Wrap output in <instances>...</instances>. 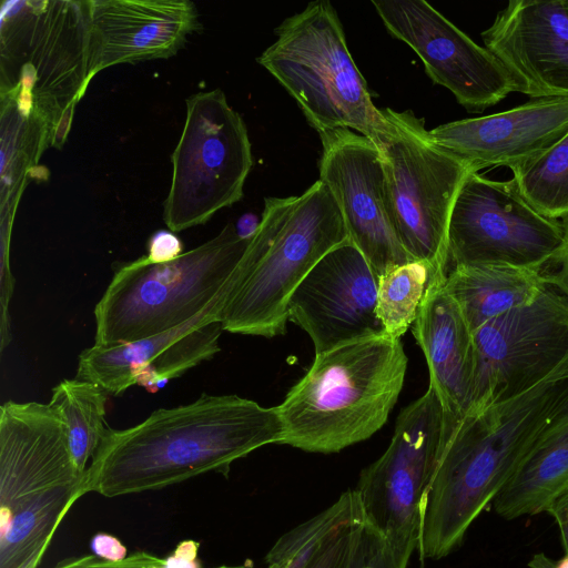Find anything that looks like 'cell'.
<instances>
[{
    "label": "cell",
    "mask_w": 568,
    "mask_h": 568,
    "mask_svg": "<svg viewBox=\"0 0 568 568\" xmlns=\"http://www.w3.org/2000/svg\"><path fill=\"white\" fill-rule=\"evenodd\" d=\"M275 407L237 395L202 394L192 403L159 408L138 425L108 427L82 485L83 495L119 497L162 489L214 471L268 444H281Z\"/></svg>",
    "instance_id": "obj_1"
},
{
    "label": "cell",
    "mask_w": 568,
    "mask_h": 568,
    "mask_svg": "<svg viewBox=\"0 0 568 568\" xmlns=\"http://www.w3.org/2000/svg\"><path fill=\"white\" fill-rule=\"evenodd\" d=\"M568 414V363L531 389L447 426L425 491L419 549L442 559Z\"/></svg>",
    "instance_id": "obj_2"
},
{
    "label": "cell",
    "mask_w": 568,
    "mask_h": 568,
    "mask_svg": "<svg viewBox=\"0 0 568 568\" xmlns=\"http://www.w3.org/2000/svg\"><path fill=\"white\" fill-rule=\"evenodd\" d=\"M406 369L400 338L387 333L316 354L276 406L280 445L332 454L368 439L387 422Z\"/></svg>",
    "instance_id": "obj_3"
},
{
    "label": "cell",
    "mask_w": 568,
    "mask_h": 568,
    "mask_svg": "<svg viewBox=\"0 0 568 568\" xmlns=\"http://www.w3.org/2000/svg\"><path fill=\"white\" fill-rule=\"evenodd\" d=\"M65 420L38 402L0 408V568H38L54 532L83 496Z\"/></svg>",
    "instance_id": "obj_4"
},
{
    "label": "cell",
    "mask_w": 568,
    "mask_h": 568,
    "mask_svg": "<svg viewBox=\"0 0 568 568\" xmlns=\"http://www.w3.org/2000/svg\"><path fill=\"white\" fill-rule=\"evenodd\" d=\"M264 204L219 318L223 331L272 338L286 332L287 304L298 284L349 237L338 204L321 180L301 195L266 197Z\"/></svg>",
    "instance_id": "obj_5"
},
{
    "label": "cell",
    "mask_w": 568,
    "mask_h": 568,
    "mask_svg": "<svg viewBox=\"0 0 568 568\" xmlns=\"http://www.w3.org/2000/svg\"><path fill=\"white\" fill-rule=\"evenodd\" d=\"M252 239L233 224L176 260L142 256L114 272L94 307V344L111 346L162 334L225 300Z\"/></svg>",
    "instance_id": "obj_6"
},
{
    "label": "cell",
    "mask_w": 568,
    "mask_h": 568,
    "mask_svg": "<svg viewBox=\"0 0 568 568\" xmlns=\"http://www.w3.org/2000/svg\"><path fill=\"white\" fill-rule=\"evenodd\" d=\"M257 58L295 99L318 133L352 129L369 140L381 120L367 83L348 51L342 23L327 0L286 18Z\"/></svg>",
    "instance_id": "obj_7"
},
{
    "label": "cell",
    "mask_w": 568,
    "mask_h": 568,
    "mask_svg": "<svg viewBox=\"0 0 568 568\" xmlns=\"http://www.w3.org/2000/svg\"><path fill=\"white\" fill-rule=\"evenodd\" d=\"M379 112L371 141L381 156L398 240L413 261L446 275L452 210L465 179L475 171L434 141L424 119L389 108Z\"/></svg>",
    "instance_id": "obj_8"
},
{
    "label": "cell",
    "mask_w": 568,
    "mask_h": 568,
    "mask_svg": "<svg viewBox=\"0 0 568 568\" xmlns=\"http://www.w3.org/2000/svg\"><path fill=\"white\" fill-rule=\"evenodd\" d=\"M172 164L163 212L172 232L203 224L243 196L253 164L251 143L243 119L221 90L186 100V119Z\"/></svg>",
    "instance_id": "obj_9"
},
{
    "label": "cell",
    "mask_w": 568,
    "mask_h": 568,
    "mask_svg": "<svg viewBox=\"0 0 568 568\" xmlns=\"http://www.w3.org/2000/svg\"><path fill=\"white\" fill-rule=\"evenodd\" d=\"M445 420L442 402L429 385L400 410L387 449L361 471L354 488L365 519L387 541L396 568H407L419 547L424 496L443 444Z\"/></svg>",
    "instance_id": "obj_10"
},
{
    "label": "cell",
    "mask_w": 568,
    "mask_h": 568,
    "mask_svg": "<svg viewBox=\"0 0 568 568\" xmlns=\"http://www.w3.org/2000/svg\"><path fill=\"white\" fill-rule=\"evenodd\" d=\"M564 246L562 223L534 209L511 179L495 181L479 172L465 179L449 219L448 270L506 264L542 271L559 260Z\"/></svg>",
    "instance_id": "obj_11"
},
{
    "label": "cell",
    "mask_w": 568,
    "mask_h": 568,
    "mask_svg": "<svg viewBox=\"0 0 568 568\" xmlns=\"http://www.w3.org/2000/svg\"><path fill=\"white\" fill-rule=\"evenodd\" d=\"M474 341L476 373L468 414L526 393L568 363V296L547 278L532 301L475 329Z\"/></svg>",
    "instance_id": "obj_12"
},
{
    "label": "cell",
    "mask_w": 568,
    "mask_h": 568,
    "mask_svg": "<svg viewBox=\"0 0 568 568\" xmlns=\"http://www.w3.org/2000/svg\"><path fill=\"white\" fill-rule=\"evenodd\" d=\"M388 32L408 44L427 75L469 113H481L514 92L497 58L424 0L372 1Z\"/></svg>",
    "instance_id": "obj_13"
},
{
    "label": "cell",
    "mask_w": 568,
    "mask_h": 568,
    "mask_svg": "<svg viewBox=\"0 0 568 568\" xmlns=\"http://www.w3.org/2000/svg\"><path fill=\"white\" fill-rule=\"evenodd\" d=\"M320 180L334 195L349 240L377 277L413 261L392 221L383 165L374 143L349 129L320 132Z\"/></svg>",
    "instance_id": "obj_14"
},
{
    "label": "cell",
    "mask_w": 568,
    "mask_h": 568,
    "mask_svg": "<svg viewBox=\"0 0 568 568\" xmlns=\"http://www.w3.org/2000/svg\"><path fill=\"white\" fill-rule=\"evenodd\" d=\"M378 277L348 239L332 248L295 288L288 321L311 337L315 355L385 334L377 316Z\"/></svg>",
    "instance_id": "obj_15"
},
{
    "label": "cell",
    "mask_w": 568,
    "mask_h": 568,
    "mask_svg": "<svg viewBox=\"0 0 568 568\" xmlns=\"http://www.w3.org/2000/svg\"><path fill=\"white\" fill-rule=\"evenodd\" d=\"M222 305L219 301L162 334L111 346L93 344L79 355L75 378L94 383L113 396L133 385L154 393L221 351Z\"/></svg>",
    "instance_id": "obj_16"
},
{
    "label": "cell",
    "mask_w": 568,
    "mask_h": 568,
    "mask_svg": "<svg viewBox=\"0 0 568 568\" xmlns=\"http://www.w3.org/2000/svg\"><path fill=\"white\" fill-rule=\"evenodd\" d=\"M481 39L507 71L514 92L568 98V0L509 1Z\"/></svg>",
    "instance_id": "obj_17"
},
{
    "label": "cell",
    "mask_w": 568,
    "mask_h": 568,
    "mask_svg": "<svg viewBox=\"0 0 568 568\" xmlns=\"http://www.w3.org/2000/svg\"><path fill=\"white\" fill-rule=\"evenodd\" d=\"M429 133L475 172L490 166L511 170L568 134V98L529 99L507 111L440 124Z\"/></svg>",
    "instance_id": "obj_18"
},
{
    "label": "cell",
    "mask_w": 568,
    "mask_h": 568,
    "mask_svg": "<svg viewBox=\"0 0 568 568\" xmlns=\"http://www.w3.org/2000/svg\"><path fill=\"white\" fill-rule=\"evenodd\" d=\"M89 73L143 60L169 58L199 26L190 1H90Z\"/></svg>",
    "instance_id": "obj_19"
},
{
    "label": "cell",
    "mask_w": 568,
    "mask_h": 568,
    "mask_svg": "<svg viewBox=\"0 0 568 568\" xmlns=\"http://www.w3.org/2000/svg\"><path fill=\"white\" fill-rule=\"evenodd\" d=\"M447 275H434L413 323V335L448 423L457 424L473 405L476 348L474 332L445 288Z\"/></svg>",
    "instance_id": "obj_20"
},
{
    "label": "cell",
    "mask_w": 568,
    "mask_h": 568,
    "mask_svg": "<svg viewBox=\"0 0 568 568\" xmlns=\"http://www.w3.org/2000/svg\"><path fill=\"white\" fill-rule=\"evenodd\" d=\"M547 284L544 271L506 264H465L448 270L445 288L473 332L532 301Z\"/></svg>",
    "instance_id": "obj_21"
},
{
    "label": "cell",
    "mask_w": 568,
    "mask_h": 568,
    "mask_svg": "<svg viewBox=\"0 0 568 568\" xmlns=\"http://www.w3.org/2000/svg\"><path fill=\"white\" fill-rule=\"evenodd\" d=\"M568 494V414L539 440L493 501L511 520L548 511Z\"/></svg>",
    "instance_id": "obj_22"
},
{
    "label": "cell",
    "mask_w": 568,
    "mask_h": 568,
    "mask_svg": "<svg viewBox=\"0 0 568 568\" xmlns=\"http://www.w3.org/2000/svg\"><path fill=\"white\" fill-rule=\"evenodd\" d=\"M108 396L97 384L79 378L63 379L52 388L49 403L65 420L70 453L83 475L108 429L104 420Z\"/></svg>",
    "instance_id": "obj_23"
},
{
    "label": "cell",
    "mask_w": 568,
    "mask_h": 568,
    "mask_svg": "<svg viewBox=\"0 0 568 568\" xmlns=\"http://www.w3.org/2000/svg\"><path fill=\"white\" fill-rule=\"evenodd\" d=\"M363 516L356 490H345L326 509L281 536L265 557L266 568H305L341 529Z\"/></svg>",
    "instance_id": "obj_24"
},
{
    "label": "cell",
    "mask_w": 568,
    "mask_h": 568,
    "mask_svg": "<svg viewBox=\"0 0 568 568\" xmlns=\"http://www.w3.org/2000/svg\"><path fill=\"white\" fill-rule=\"evenodd\" d=\"M524 199L542 215H568V134L541 155L511 169Z\"/></svg>",
    "instance_id": "obj_25"
},
{
    "label": "cell",
    "mask_w": 568,
    "mask_h": 568,
    "mask_svg": "<svg viewBox=\"0 0 568 568\" xmlns=\"http://www.w3.org/2000/svg\"><path fill=\"white\" fill-rule=\"evenodd\" d=\"M434 275L444 274L426 262L410 261L378 278L376 313L388 335L400 338L413 325Z\"/></svg>",
    "instance_id": "obj_26"
},
{
    "label": "cell",
    "mask_w": 568,
    "mask_h": 568,
    "mask_svg": "<svg viewBox=\"0 0 568 568\" xmlns=\"http://www.w3.org/2000/svg\"><path fill=\"white\" fill-rule=\"evenodd\" d=\"M364 516L341 529L305 568H348L355 535Z\"/></svg>",
    "instance_id": "obj_27"
},
{
    "label": "cell",
    "mask_w": 568,
    "mask_h": 568,
    "mask_svg": "<svg viewBox=\"0 0 568 568\" xmlns=\"http://www.w3.org/2000/svg\"><path fill=\"white\" fill-rule=\"evenodd\" d=\"M165 559L145 551H138L122 560H108L95 555L68 559L54 568H155L164 567Z\"/></svg>",
    "instance_id": "obj_28"
},
{
    "label": "cell",
    "mask_w": 568,
    "mask_h": 568,
    "mask_svg": "<svg viewBox=\"0 0 568 568\" xmlns=\"http://www.w3.org/2000/svg\"><path fill=\"white\" fill-rule=\"evenodd\" d=\"M183 254L181 239L171 230H159L148 241L146 260L151 263H169Z\"/></svg>",
    "instance_id": "obj_29"
},
{
    "label": "cell",
    "mask_w": 568,
    "mask_h": 568,
    "mask_svg": "<svg viewBox=\"0 0 568 568\" xmlns=\"http://www.w3.org/2000/svg\"><path fill=\"white\" fill-rule=\"evenodd\" d=\"M200 544L184 540L178 545L174 552L165 558L163 568H200L196 560Z\"/></svg>",
    "instance_id": "obj_30"
},
{
    "label": "cell",
    "mask_w": 568,
    "mask_h": 568,
    "mask_svg": "<svg viewBox=\"0 0 568 568\" xmlns=\"http://www.w3.org/2000/svg\"><path fill=\"white\" fill-rule=\"evenodd\" d=\"M91 548L95 556L108 560H122L126 555V548L122 542L108 534H97L92 538Z\"/></svg>",
    "instance_id": "obj_31"
},
{
    "label": "cell",
    "mask_w": 568,
    "mask_h": 568,
    "mask_svg": "<svg viewBox=\"0 0 568 568\" xmlns=\"http://www.w3.org/2000/svg\"><path fill=\"white\" fill-rule=\"evenodd\" d=\"M561 223L565 227V246L557 261L559 270L555 274H547V278L568 296V215L561 219Z\"/></svg>",
    "instance_id": "obj_32"
},
{
    "label": "cell",
    "mask_w": 568,
    "mask_h": 568,
    "mask_svg": "<svg viewBox=\"0 0 568 568\" xmlns=\"http://www.w3.org/2000/svg\"><path fill=\"white\" fill-rule=\"evenodd\" d=\"M547 513L555 519L565 554H568V494L555 503Z\"/></svg>",
    "instance_id": "obj_33"
},
{
    "label": "cell",
    "mask_w": 568,
    "mask_h": 568,
    "mask_svg": "<svg viewBox=\"0 0 568 568\" xmlns=\"http://www.w3.org/2000/svg\"><path fill=\"white\" fill-rule=\"evenodd\" d=\"M260 221L253 213L243 214L234 225L236 234L243 240L252 239L258 229Z\"/></svg>",
    "instance_id": "obj_34"
},
{
    "label": "cell",
    "mask_w": 568,
    "mask_h": 568,
    "mask_svg": "<svg viewBox=\"0 0 568 568\" xmlns=\"http://www.w3.org/2000/svg\"><path fill=\"white\" fill-rule=\"evenodd\" d=\"M530 568H568V554L555 561L550 559L546 554H536L529 561Z\"/></svg>",
    "instance_id": "obj_35"
},
{
    "label": "cell",
    "mask_w": 568,
    "mask_h": 568,
    "mask_svg": "<svg viewBox=\"0 0 568 568\" xmlns=\"http://www.w3.org/2000/svg\"><path fill=\"white\" fill-rule=\"evenodd\" d=\"M217 568H250V567H247V566H221Z\"/></svg>",
    "instance_id": "obj_36"
},
{
    "label": "cell",
    "mask_w": 568,
    "mask_h": 568,
    "mask_svg": "<svg viewBox=\"0 0 568 568\" xmlns=\"http://www.w3.org/2000/svg\"><path fill=\"white\" fill-rule=\"evenodd\" d=\"M155 568H162V567H155Z\"/></svg>",
    "instance_id": "obj_37"
}]
</instances>
